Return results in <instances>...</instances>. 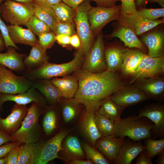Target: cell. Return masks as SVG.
I'll use <instances>...</instances> for the list:
<instances>
[{"label":"cell","mask_w":164,"mask_h":164,"mask_svg":"<svg viewBox=\"0 0 164 164\" xmlns=\"http://www.w3.org/2000/svg\"><path fill=\"white\" fill-rule=\"evenodd\" d=\"M63 151L66 157L71 161L84 159L85 152L78 138L74 136L68 137L64 143Z\"/></svg>","instance_id":"obj_31"},{"label":"cell","mask_w":164,"mask_h":164,"mask_svg":"<svg viewBox=\"0 0 164 164\" xmlns=\"http://www.w3.org/2000/svg\"><path fill=\"white\" fill-rule=\"evenodd\" d=\"M114 37L120 39L123 42L125 46L129 48H137L143 52L145 51V48L143 43L129 28L119 25L118 28L115 29L111 34L107 36V37L109 39Z\"/></svg>","instance_id":"obj_21"},{"label":"cell","mask_w":164,"mask_h":164,"mask_svg":"<svg viewBox=\"0 0 164 164\" xmlns=\"http://www.w3.org/2000/svg\"><path fill=\"white\" fill-rule=\"evenodd\" d=\"M104 52L103 35L100 32L90 50L84 55L82 68L94 73L106 71Z\"/></svg>","instance_id":"obj_10"},{"label":"cell","mask_w":164,"mask_h":164,"mask_svg":"<svg viewBox=\"0 0 164 164\" xmlns=\"http://www.w3.org/2000/svg\"><path fill=\"white\" fill-rule=\"evenodd\" d=\"M125 137L113 135L102 136L96 142L95 148L107 159L114 163L120 149L124 143Z\"/></svg>","instance_id":"obj_17"},{"label":"cell","mask_w":164,"mask_h":164,"mask_svg":"<svg viewBox=\"0 0 164 164\" xmlns=\"http://www.w3.org/2000/svg\"><path fill=\"white\" fill-rule=\"evenodd\" d=\"M5 0H0V5ZM0 31L3 38L5 46L6 47L9 46H12L16 49L19 50V47L17 46L11 40L9 37L6 25L2 20L0 17Z\"/></svg>","instance_id":"obj_45"},{"label":"cell","mask_w":164,"mask_h":164,"mask_svg":"<svg viewBox=\"0 0 164 164\" xmlns=\"http://www.w3.org/2000/svg\"><path fill=\"white\" fill-rule=\"evenodd\" d=\"M2 106H1L0 104V110H2Z\"/></svg>","instance_id":"obj_63"},{"label":"cell","mask_w":164,"mask_h":164,"mask_svg":"<svg viewBox=\"0 0 164 164\" xmlns=\"http://www.w3.org/2000/svg\"><path fill=\"white\" fill-rule=\"evenodd\" d=\"M34 15L46 23L53 32L57 21L51 7L39 5L34 2Z\"/></svg>","instance_id":"obj_32"},{"label":"cell","mask_w":164,"mask_h":164,"mask_svg":"<svg viewBox=\"0 0 164 164\" xmlns=\"http://www.w3.org/2000/svg\"><path fill=\"white\" fill-rule=\"evenodd\" d=\"M158 159L155 161V163L158 164H164V152L159 155Z\"/></svg>","instance_id":"obj_57"},{"label":"cell","mask_w":164,"mask_h":164,"mask_svg":"<svg viewBox=\"0 0 164 164\" xmlns=\"http://www.w3.org/2000/svg\"><path fill=\"white\" fill-rule=\"evenodd\" d=\"M138 116L147 118L154 124L151 136L160 138L164 137V105L160 103L145 105L138 111Z\"/></svg>","instance_id":"obj_13"},{"label":"cell","mask_w":164,"mask_h":164,"mask_svg":"<svg viewBox=\"0 0 164 164\" xmlns=\"http://www.w3.org/2000/svg\"><path fill=\"white\" fill-rule=\"evenodd\" d=\"M84 57V52L80 48L78 49L74 58L71 61L60 64L48 62L39 68L29 70L26 76L25 77L33 81L68 75L81 68Z\"/></svg>","instance_id":"obj_5"},{"label":"cell","mask_w":164,"mask_h":164,"mask_svg":"<svg viewBox=\"0 0 164 164\" xmlns=\"http://www.w3.org/2000/svg\"><path fill=\"white\" fill-rule=\"evenodd\" d=\"M21 145L14 148L9 152L7 156L6 164H17L19 151Z\"/></svg>","instance_id":"obj_48"},{"label":"cell","mask_w":164,"mask_h":164,"mask_svg":"<svg viewBox=\"0 0 164 164\" xmlns=\"http://www.w3.org/2000/svg\"><path fill=\"white\" fill-rule=\"evenodd\" d=\"M50 80L59 90L62 97L66 99L74 97L78 86L77 80L74 74L62 78L53 77Z\"/></svg>","instance_id":"obj_24"},{"label":"cell","mask_w":164,"mask_h":164,"mask_svg":"<svg viewBox=\"0 0 164 164\" xmlns=\"http://www.w3.org/2000/svg\"><path fill=\"white\" fill-rule=\"evenodd\" d=\"M38 36V43L45 51L51 48L56 41V35L52 31L42 33Z\"/></svg>","instance_id":"obj_42"},{"label":"cell","mask_w":164,"mask_h":164,"mask_svg":"<svg viewBox=\"0 0 164 164\" xmlns=\"http://www.w3.org/2000/svg\"><path fill=\"white\" fill-rule=\"evenodd\" d=\"M75 28V23L57 22L55 26L53 32L56 35H64L71 36L76 34Z\"/></svg>","instance_id":"obj_40"},{"label":"cell","mask_w":164,"mask_h":164,"mask_svg":"<svg viewBox=\"0 0 164 164\" xmlns=\"http://www.w3.org/2000/svg\"><path fill=\"white\" fill-rule=\"evenodd\" d=\"M121 5L105 7H92L88 13V19L92 33L96 35L109 22L117 20L121 14Z\"/></svg>","instance_id":"obj_9"},{"label":"cell","mask_w":164,"mask_h":164,"mask_svg":"<svg viewBox=\"0 0 164 164\" xmlns=\"http://www.w3.org/2000/svg\"><path fill=\"white\" fill-rule=\"evenodd\" d=\"M44 109L42 121V129L47 135H50L56 128L57 115L56 111L52 108Z\"/></svg>","instance_id":"obj_36"},{"label":"cell","mask_w":164,"mask_h":164,"mask_svg":"<svg viewBox=\"0 0 164 164\" xmlns=\"http://www.w3.org/2000/svg\"><path fill=\"white\" fill-rule=\"evenodd\" d=\"M94 114L96 125L102 136L113 135L115 129V123L96 111L94 112Z\"/></svg>","instance_id":"obj_35"},{"label":"cell","mask_w":164,"mask_h":164,"mask_svg":"<svg viewBox=\"0 0 164 164\" xmlns=\"http://www.w3.org/2000/svg\"><path fill=\"white\" fill-rule=\"evenodd\" d=\"M7 159V156L4 158H0V164H6Z\"/></svg>","instance_id":"obj_61"},{"label":"cell","mask_w":164,"mask_h":164,"mask_svg":"<svg viewBox=\"0 0 164 164\" xmlns=\"http://www.w3.org/2000/svg\"><path fill=\"white\" fill-rule=\"evenodd\" d=\"M49 57L46 51L38 43L32 46L29 55L25 57L23 62L28 70L36 69L48 62Z\"/></svg>","instance_id":"obj_28"},{"label":"cell","mask_w":164,"mask_h":164,"mask_svg":"<svg viewBox=\"0 0 164 164\" xmlns=\"http://www.w3.org/2000/svg\"><path fill=\"white\" fill-rule=\"evenodd\" d=\"M62 105V113L63 120L68 122L73 120L80 112V103L75 98H65Z\"/></svg>","instance_id":"obj_34"},{"label":"cell","mask_w":164,"mask_h":164,"mask_svg":"<svg viewBox=\"0 0 164 164\" xmlns=\"http://www.w3.org/2000/svg\"><path fill=\"white\" fill-rule=\"evenodd\" d=\"M14 141L11 135H8L0 130V146L10 142Z\"/></svg>","instance_id":"obj_52"},{"label":"cell","mask_w":164,"mask_h":164,"mask_svg":"<svg viewBox=\"0 0 164 164\" xmlns=\"http://www.w3.org/2000/svg\"><path fill=\"white\" fill-rule=\"evenodd\" d=\"M134 86L145 93L149 99L162 102L164 98V78L157 76L137 79Z\"/></svg>","instance_id":"obj_16"},{"label":"cell","mask_w":164,"mask_h":164,"mask_svg":"<svg viewBox=\"0 0 164 164\" xmlns=\"http://www.w3.org/2000/svg\"><path fill=\"white\" fill-rule=\"evenodd\" d=\"M31 160L28 145L22 144L19 149L17 164H31Z\"/></svg>","instance_id":"obj_43"},{"label":"cell","mask_w":164,"mask_h":164,"mask_svg":"<svg viewBox=\"0 0 164 164\" xmlns=\"http://www.w3.org/2000/svg\"><path fill=\"white\" fill-rule=\"evenodd\" d=\"M137 10L139 14L142 17L151 20H155L164 16V8L157 9L142 8Z\"/></svg>","instance_id":"obj_41"},{"label":"cell","mask_w":164,"mask_h":164,"mask_svg":"<svg viewBox=\"0 0 164 164\" xmlns=\"http://www.w3.org/2000/svg\"><path fill=\"white\" fill-rule=\"evenodd\" d=\"M18 2H33L32 0H14Z\"/></svg>","instance_id":"obj_62"},{"label":"cell","mask_w":164,"mask_h":164,"mask_svg":"<svg viewBox=\"0 0 164 164\" xmlns=\"http://www.w3.org/2000/svg\"><path fill=\"white\" fill-rule=\"evenodd\" d=\"M84 0H62L63 2L76 10L78 5Z\"/></svg>","instance_id":"obj_53"},{"label":"cell","mask_w":164,"mask_h":164,"mask_svg":"<svg viewBox=\"0 0 164 164\" xmlns=\"http://www.w3.org/2000/svg\"><path fill=\"white\" fill-rule=\"evenodd\" d=\"M135 141L130 138L125 140L120 148L114 163L131 164L133 160L145 149L140 141Z\"/></svg>","instance_id":"obj_19"},{"label":"cell","mask_w":164,"mask_h":164,"mask_svg":"<svg viewBox=\"0 0 164 164\" xmlns=\"http://www.w3.org/2000/svg\"><path fill=\"white\" fill-rule=\"evenodd\" d=\"M117 21L119 25L131 29L137 36L142 35L164 22L163 19L149 20L142 17L138 12L136 14H120Z\"/></svg>","instance_id":"obj_12"},{"label":"cell","mask_w":164,"mask_h":164,"mask_svg":"<svg viewBox=\"0 0 164 164\" xmlns=\"http://www.w3.org/2000/svg\"><path fill=\"white\" fill-rule=\"evenodd\" d=\"M141 41L148 47V55L152 57H159L163 55L164 33L157 31L149 32L142 36Z\"/></svg>","instance_id":"obj_20"},{"label":"cell","mask_w":164,"mask_h":164,"mask_svg":"<svg viewBox=\"0 0 164 164\" xmlns=\"http://www.w3.org/2000/svg\"><path fill=\"white\" fill-rule=\"evenodd\" d=\"M127 48L111 46L104 49V57L107 70L115 72L120 69L123 60V55Z\"/></svg>","instance_id":"obj_29"},{"label":"cell","mask_w":164,"mask_h":164,"mask_svg":"<svg viewBox=\"0 0 164 164\" xmlns=\"http://www.w3.org/2000/svg\"><path fill=\"white\" fill-rule=\"evenodd\" d=\"M73 74L78 84L74 98L84 106L85 111L88 112L96 111L103 99L124 86L115 72L106 70L94 73L80 68Z\"/></svg>","instance_id":"obj_1"},{"label":"cell","mask_w":164,"mask_h":164,"mask_svg":"<svg viewBox=\"0 0 164 164\" xmlns=\"http://www.w3.org/2000/svg\"><path fill=\"white\" fill-rule=\"evenodd\" d=\"M89 2L93 1L95 2L97 6L105 7H111L116 5V3L120 0H86Z\"/></svg>","instance_id":"obj_49"},{"label":"cell","mask_w":164,"mask_h":164,"mask_svg":"<svg viewBox=\"0 0 164 164\" xmlns=\"http://www.w3.org/2000/svg\"><path fill=\"white\" fill-rule=\"evenodd\" d=\"M22 144L19 142L13 141L6 143L0 146V158L6 157L12 149Z\"/></svg>","instance_id":"obj_46"},{"label":"cell","mask_w":164,"mask_h":164,"mask_svg":"<svg viewBox=\"0 0 164 164\" xmlns=\"http://www.w3.org/2000/svg\"><path fill=\"white\" fill-rule=\"evenodd\" d=\"M109 97L117 104L125 108L150 99L145 93L134 85L124 86Z\"/></svg>","instance_id":"obj_14"},{"label":"cell","mask_w":164,"mask_h":164,"mask_svg":"<svg viewBox=\"0 0 164 164\" xmlns=\"http://www.w3.org/2000/svg\"><path fill=\"white\" fill-rule=\"evenodd\" d=\"M70 163L71 164H93V163L90 160L82 159H74L70 161Z\"/></svg>","instance_id":"obj_55"},{"label":"cell","mask_w":164,"mask_h":164,"mask_svg":"<svg viewBox=\"0 0 164 164\" xmlns=\"http://www.w3.org/2000/svg\"><path fill=\"white\" fill-rule=\"evenodd\" d=\"M157 2L159 3L162 8L164 7V0H150L149 3H152Z\"/></svg>","instance_id":"obj_59"},{"label":"cell","mask_w":164,"mask_h":164,"mask_svg":"<svg viewBox=\"0 0 164 164\" xmlns=\"http://www.w3.org/2000/svg\"><path fill=\"white\" fill-rule=\"evenodd\" d=\"M152 158L145 149L138 155L135 162L136 164H152Z\"/></svg>","instance_id":"obj_47"},{"label":"cell","mask_w":164,"mask_h":164,"mask_svg":"<svg viewBox=\"0 0 164 164\" xmlns=\"http://www.w3.org/2000/svg\"><path fill=\"white\" fill-rule=\"evenodd\" d=\"M3 19L11 25H25L34 15V2H21L5 0L0 5Z\"/></svg>","instance_id":"obj_6"},{"label":"cell","mask_w":164,"mask_h":164,"mask_svg":"<svg viewBox=\"0 0 164 164\" xmlns=\"http://www.w3.org/2000/svg\"><path fill=\"white\" fill-rule=\"evenodd\" d=\"M9 35L12 41L32 46L38 43L36 35L28 29L18 25H6Z\"/></svg>","instance_id":"obj_22"},{"label":"cell","mask_w":164,"mask_h":164,"mask_svg":"<svg viewBox=\"0 0 164 164\" xmlns=\"http://www.w3.org/2000/svg\"><path fill=\"white\" fill-rule=\"evenodd\" d=\"M150 0H135L137 10L142 8H145Z\"/></svg>","instance_id":"obj_54"},{"label":"cell","mask_w":164,"mask_h":164,"mask_svg":"<svg viewBox=\"0 0 164 164\" xmlns=\"http://www.w3.org/2000/svg\"><path fill=\"white\" fill-rule=\"evenodd\" d=\"M7 51L0 53V64L15 71L23 70L25 67L23 59L26 55L16 52L15 47L10 46L7 47Z\"/></svg>","instance_id":"obj_25"},{"label":"cell","mask_w":164,"mask_h":164,"mask_svg":"<svg viewBox=\"0 0 164 164\" xmlns=\"http://www.w3.org/2000/svg\"><path fill=\"white\" fill-rule=\"evenodd\" d=\"M82 147L87 159L91 161L94 164H109L113 163L97 149L85 143L83 144Z\"/></svg>","instance_id":"obj_37"},{"label":"cell","mask_w":164,"mask_h":164,"mask_svg":"<svg viewBox=\"0 0 164 164\" xmlns=\"http://www.w3.org/2000/svg\"><path fill=\"white\" fill-rule=\"evenodd\" d=\"M145 55L139 49L127 48L123 54V62L120 69L124 74L131 75Z\"/></svg>","instance_id":"obj_26"},{"label":"cell","mask_w":164,"mask_h":164,"mask_svg":"<svg viewBox=\"0 0 164 164\" xmlns=\"http://www.w3.org/2000/svg\"><path fill=\"white\" fill-rule=\"evenodd\" d=\"M32 1L35 3L41 5H44L46 1V0H32Z\"/></svg>","instance_id":"obj_60"},{"label":"cell","mask_w":164,"mask_h":164,"mask_svg":"<svg viewBox=\"0 0 164 164\" xmlns=\"http://www.w3.org/2000/svg\"><path fill=\"white\" fill-rule=\"evenodd\" d=\"M41 94L32 86L23 93L16 94H0V104L2 106L5 102L11 101L19 104L26 105L34 102L44 109L46 107V100Z\"/></svg>","instance_id":"obj_18"},{"label":"cell","mask_w":164,"mask_h":164,"mask_svg":"<svg viewBox=\"0 0 164 164\" xmlns=\"http://www.w3.org/2000/svg\"><path fill=\"white\" fill-rule=\"evenodd\" d=\"M32 85V81L24 76L15 75L0 64V94H16L23 93Z\"/></svg>","instance_id":"obj_8"},{"label":"cell","mask_w":164,"mask_h":164,"mask_svg":"<svg viewBox=\"0 0 164 164\" xmlns=\"http://www.w3.org/2000/svg\"><path fill=\"white\" fill-rule=\"evenodd\" d=\"M28 29L38 36L42 33L52 31L49 26L35 15L25 25Z\"/></svg>","instance_id":"obj_39"},{"label":"cell","mask_w":164,"mask_h":164,"mask_svg":"<svg viewBox=\"0 0 164 164\" xmlns=\"http://www.w3.org/2000/svg\"><path fill=\"white\" fill-rule=\"evenodd\" d=\"M68 133V131L62 130L49 139H42L28 145L31 158V164H46L56 159H64L58 153L63 150L62 141Z\"/></svg>","instance_id":"obj_2"},{"label":"cell","mask_w":164,"mask_h":164,"mask_svg":"<svg viewBox=\"0 0 164 164\" xmlns=\"http://www.w3.org/2000/svg\"><path fill=\"white\" fill-rule=\"evenodd\" d=\"M144 140L145 149L152 159L164 152V138L154 140L150 137Z\"/></svg>","instance_id":"obj_38"},{"label":"cell","mask_w":164,"mask_h":164,"mask_svg":"<svg viewBox=\"0 0 164 164\" xmlns=\"http://www.w3.org/2000/svg\"><path fill=\"white\" fill-rule=\"evenodd\" d=\"M56 41L60 45L65 46L70 44V36L64 35H56Z\"/></svg>","instance_id":"obj_50"},{"label":"cell","mask_w":164,"mask_h":164,"mask_svg":"<svg viewBox=\"0 0 164 164\" xmlns=\"http://www.w3.org/2000/svg\"><path fill=\"white\" fill-rule=\"evenodd\" d=\"M44 111V109L38 104L32 102L21 127L11 135L14 141L28 145L42 139V129L39 121Z\"/></svg>","instance_id":"obj_3"},{"label":"cell","mask_w":164,"mask_h":164,"mask_svg":"<svg viewBox=\"0 0 164 164\" xmlns=\"http://www.w3.org/2000/svg\"><path fill=\"white\" fill-rule=\"evenodd\" d=\"M32 86L52 104L59 102L62 97L59 90L49 79H41L33 81Z\"/></svg>","instance_id":"obj_27"},{"label":"cell","mask_w":164,"mask_h":164,"mask_svg":"<svg viewBox=\"0 0 164 164\" xmlns=\"http://www.w3.org/2000/svg\"><path fill=\"white\" fill-rule=\"evenodd\" d=\"M28 109L26 105L15 103L11 110L10 114L5 118L1 117L0 110V130L10 135L15 133L21 127Z\"/></svg>","instance_id":"obj_15"},{"label":"cell","mask_w":164,"mask_h":164,"mask_svg":"<svg viewBox=\"0 0 164 164\" xmlns=\"http://www.w3.org/2000/svg\"><path fill=\"white\" fill-rule=\"evenodd\" d=\"M164 71V55L152 57L145 55L135 71L131 74V84L139 78L157 76Z\"/></svg>","instance_id":"obj_11"},{"label":"cell","mask_w":164,"mask_h":164,"mask_svg":"<svg viewBox=\"0 0 164 164\" xmlns=\"http://www.w3.org/2000/svg\"><path fill=\"white\" fill-rule=\"evenodd\" d=\"M57 22L69 23H75L74 18L76 10L63 2L51 7Z\"/></svg>","instance_id":"obj_33"},{"label":"cell","mask_w":164,"mask_h":164,"mask_svg":"<svg viewBox=\"0 0 164 164\" xmlns=\"http://www.w3.org/2000/svg\"><path fill=\"white\" fill-rule=\"evenodd\" d=\"M70 44L73 47L78 49L81 48V41L77 34L70 36Z\"/></svg>","instance_id":"obj_51"},{"label":"cell","mask_w":164,"mask_h":164,"mask_svg":"<svg viewBox=\"0 0 164 164\" xmlns=\"http://www.w3.org/2000/svg\"><path fill=\"white\" fill-rule=\"evenodd\" d=\"M121 14H136L138 13L135 0H120Z\"/></svg>","instance_id":"obj_44"},{"label":"cell","mask_w":164,"mask_h":164,"mask_svg":"<svg viewBox=\"0 0 164 164\" xmlns=\"http://www.w3.org/2000/svg\"><path fill=\"white\" fill-rule=\"evenodd\" d=\"M92 7L90 2L84 0L76 9L74 18L77 34L81 41L84 55L90 50L94 43V35L88 19V13Z\"/></svg>","instance_id":"obj_7"},{"label":"cell","mask_w":164,"mask_h":164,"mask_svg":"<svg viewBox=\"0 0 164 164\" xmlns=\"http://www.w3.org/2000/svg\"><path fill=\"white\" fill-rule=\"evenodd\" d=\"M115 125L113 135L128 137L135 141L151 137V130L154 126V123L147 118L135 115L121 118Z\"/></svg>","instance_id":"obj_4"},{"label":"cell","mask_w":164,"mask_h":164,"mask_svg":"<svg viewBox=\"0 0 164 164\" xmlns=\"http://www.w3.org/2000/svg\"><path fill=\"white\" fill-rule=\"evenodd\" d=\"M80 123L82 132L95 147L96 141L102 135L96 125L94 113L87 112L85 110L81 116Z\"/></svg>","instance_id":"obj_23"},{"label":"cell","mask_w":164,"mask_h":164,"mask_svg":"<svg viewBox=\"0 0 164 164\" xmlns=\"http://www.w3.org/2000/svg\"><path fill=\"white\" fill-rule=\"evenodd\" d=\"M5 46V42L1 33H0V52L4 49Z\"/></svg>","instance_id":"obj_58"},{"label":"cell","mask_w":164,"mask_h":164,"mask_svg":"<svg viewBox=\"0 0 164 164\" xmlns=\"http://www.w3.org/2000/svg\"><path fill=\"white\" fill-rule=\"evenodd\" d=\"M62 0H46L45 5L47 6L52 7L62 2Z\"/></svg>","instance_id":"obj_56"},{"label":"cell","mask_w":164,"mask_h":164,"mask_svg":"<svg viewBox=\"0 0 164 164\" xmlns=\"http://www.w3.org/2000/svg\"><path fill=\"white\" fill-rule=\"evenodd\" d=\"M125 108L117 104L108 97L101 101L96 111L115 123L121 118Z\"/></svg>","instance_id":"obj_30"}]
</instances>
